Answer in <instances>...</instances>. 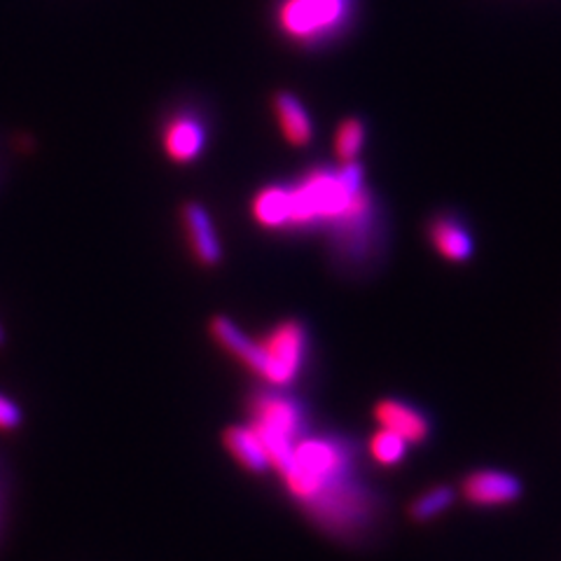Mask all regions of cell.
I'll use <instances>...</instances> for the list:
<instances>
[{
    "mask_svg": "<svg viewBox=\"0 0 561 561\" xmlns=\"http://www.w3.org/2000/svg\"><path fill=\"white\" fill-rule=\"evenodd\" d=\"M280 478L288 494L332 536H356L377 515V496L356 478V451L340 437L305 435Z\"/></svg>",
    "mask_w": 561,
    "mask_h": 561,
    "instance_id": "cell-1",
    "label": "cell"
},
{
    "mask_svg": "<svg viewBox=\"0 0 561 561\" xmlns=\"http://www.w3.org/2000/svg\"><path fill=\"white\" fill-rule=\"evenodd\" d=\"M365 192V173L358 162H346L340 171L316 169L302 183L290 187V227H335L356 206Z\"/></svg>",
    "mask_w": 561,
    "mask_h": 561,
    "instance_id": "cell-2",
    "label": "cell"
},
{
    "mask_svg": "<svg viewBox=\"0 0 561 561\" xmlns=\"http://www.w3.org/2000/svg\"><path fill=\"white\" fill-rule=\"evenodd\" d=\"M251 426L257 433L278 472L288 463L295 445L305 437V414L290 396L265 391L251 398Z\"/></svg>",
    "mask_w": 561,
    "mask_h": 561,
    "instance_id": "cell-3",
    "label": "cell"
},
{
    "mask_svg": "<svg viewBox=\"0 0 561 561\" xmlns=\"http://www.w3.org/2000/svg\"><path fill=\"white\" fill-rule=\"evenodd\" d=\"M354 16V0H284L278 26L297 43L335 38Z\"/></svg>",
    "mask_w": 561,
    "mask_h": 561,
    "instance_id": "cell-4",
    "label": "cell"
},
{
    "mask_svg": "<svg viewBox=\"0 0 561 561\" xmlns=\"http://www.w3.org/2000/svg\"><path fill=\"white\" fill-rule=\"evenodd\" d=\"M260 344V377L272 386H288L300 375L307 356V330L300 321L278 323Z\"/></svg>",
    "mask_w": 561,
    "mask_h": 561,
    "instance_id": "cell-5",
    "label": "cell"
},
{
    "mask_svg": "<svg viewBox=\"0 0 561 561\" xmlns=\"http://www.w3.org/2000/svg\"><path fill=\"white\" fill-rule=\"evenodd\" d=\"M463 496L472 505H511L522 496V482L503 470H476L463 480Z\"/></svg>",
    "mask_w": 561,
    "mask_h": 561,
    "instance_id": "cell-6",
    "label": "cell"
},
{
    "mask_svg": "<svg viewBox=\"0 0 561 561\" xmlns=\"http://www.w3.org/2000/svg\"><path fill=\"white\" fill-rule=\"evenodd\" d=\"M181 218L185 225V234L190 241V249L195 257L206 267H214L222 260V245L218 232L210 220L208 210L202 204H185L181 210Z\"/></svg>",
    "mask_w": 561,
    "mask_h": 561,
    "instance_id": "cell-7",
    "label": "cell"
},
{
    "mask_svg": "<svg viewBox=\"0 0 561 561\" xmlns=\"http://www.w3.org/2000/svg\"><path fill=\"white\" fill-rule=\"evenodd\" d=\"M375 419L379 421L381 428L398 433L408 445L424 443L431 433L428 419L424 414L408 405V402H400L393 398L379 402L375 408Z\"/></svg>",
    "mask_w": 561,
    "mask_h": 561,
    "instance_id": "cell-8",
    "label": "cell"
},
{
    "mask_svg": "<svg viewBox=\"0 0 561 561\" xmlns=\"http://www.w3.org/2000/svg\"><path fill=\"white\" fill-rule=\"evenodd\" d=\"M428 237L435 245V251L449 262H466L472 257V249H476L466 225L449 214L431 220Z\"/></svg>",
    "mask_w": 561,
    "mask_h": 561,
    "instance_id": "cell-9",
    "label": "cell"
},
{
    "mask_svg": "<svg viewBox=\"0 0 561 561\" xmlns=\"http://www.w3.org/2000/svg\"><path fill=\"white\" fill-rule=\"evenodd\" d=\"M206 146V131L195 117H175L164 131V152L175 164L197 160Z\"/></svg>",
    "mask_w": 561,
    "mask_h": 561,
    "instance_id": "cell-10",
    "label": "cell"
},
{
    "mask_svg": "<svg viewBox=\"0 0 561 561\" xmlns=\"http://www.w3.org/2000/svg\"><path fill=\"white\" fill-rule=\"evenodd\" d=\"M274 115L286 140L295 148H305L313 138V122L305 108V103L290 92H278L274 96Z\"/></svg>",
    "mask_w": 561,
    "mask_h": 561,
    "instance_id": "cell-11",
    "label": "cell"
},
{
    "mask_svg": "<svg viewBox=\"0 0 561 561\" xmlns=\"http://www.w3.org/2000/svg\"><path fill=\"white\" fill-rule=\"evenodd\" d=\"M210 335H214V340L227 351V354H232L237 360L249 367V370L260 375V344L245 335L234 321L227 319V316H218V319L210 321Z\"/></svg>",
    "mask_w": 561,
    "mask_h": 561,
    "instance_id": "cell-12",
    "label": "cell"
},
{
    "mask_svg": "<svg viewBox=\"0 0 561 561\" xmlns=\"http://www.w3.org/2000/svg\"><path fill=\"white\" fill-rule=\"evenodd\" d=\"M225 447L239 461V466H243L245 470L265 472L272 468L267 449H265V445H262V440L251 424L227 428L225 431Z\"/></svg>",
    "mask_w": 561,
    "mask_h": 561,
    "instance_id": "cell-13",
    "label": "cell"
},
{
    "mask_svg": "<svg viewBox=\"0 0 561 561\" xmlns=\"http://www.w3.org/2000/svg\"><path fill=\"white\" fill-rule=\"evenodd\" d=\"M290 187L284 185H270L262 187L253 199V218L270 230H280V227H290Z\"/></svg>",
    "mask_w": 561,
    "mask_h": 561,
    "instance_id": "cell-14",
    "label": "cell"
},
{
    "mask_svg": "<svg viewBox=\"0 0 561 561\" xmlns=\"http://www.w3.org/2000/svg\"><path fill=\"white\" fill-rule=\"evenodd\" d=\"M365 136L367 129L358 117H348L342 122L335 134V154L342 164L358 160V154L365 146Z\"/></svg>",
    "mask_w": 561,
    "mask_h": 561,
    "instance_id": "cell-15",
    "label": "cell"
},
{
    "mask_svg": "<svg viewBox=\"0 0 561 561\" xmlns=\"http://www.w3.org/2000/svg\"><path fill=\"white\" fill-rule=\"evenodd\" d=\"M454 503V489L451 486H435L426 494H421L412 505H410V517L414 522H428L435 519L437 515H443L445 511H449Z\"/></svg>",
    "mask_w": 561,
    "mask_h": 561,
    "instance_id": "cell-16",
    "label": "cell"
},
{
    "mask_svg": "<svg viewBox=\"0 0 561 561\" xmlns=\"http://www.w3.org/2000/svg\"><path fill=\"white\" fill-rule=\"evenodd\" d=\"M408 451V443L402 437L389 428H379L370 437V454L375 456V461L381 466H396L402 461V456Z\"/></svg>",
    "mask_w": 561,
    "mask_h": 561,
    "instance_id": "cell-17",
    "label": "cell"
},
{
    "mask_svg": "<svg viewBox=\"0 0 561 561\" xmlns=\"http://www.w3.org/2000/svg\"><path fill=\"white\" fill-rule=\"evenodd\" d=\"M22 424V410L5 393H0V431H14Z\"/></svg>",
    "mask_w": 561,
    "mask_h": 561,
    "instance_id": "cell-18",
    "label": "cell"
},
{
    "mask_svg": "<svg viewBox=\"0 0 561 561\" xmlns=\"http://www.w3.org/2000/svg\"><path fill=\"white\" fill-rule=\"evenodd\" d=\"M0 513H3V482H0Z\"/></svg>",
    "mask_w": 561,
    "mask_h": 561,
    "instance_id": "cell-19",
    "label": "cell"
},
{
    "mask_svg": "<svg viewBox=\"0 0 561 561\" xmlns=\"http://www.w3.org/2000/svg\"><path fill=\"white\" fill-rule=\"evenodd\" d=\"M3 340H5V332H3V325H0V344H3Z\"/></svg>",
    "mask_w": 561,
    "mask_h": 561,
    "instance_id": "cell-20",
    "label": "cell"
}]
</instances>
